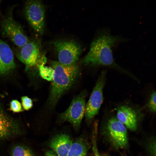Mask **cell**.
I'll return each instance as SVG.
<instances>
[{
    "label": "cell",
    "mask_w": 156,
    "mask_h": 156,
    "mask_svg": "<svg viewBox=\"0 0 156 156\" xmlns=\"http://www.w3.org/2000/svg\"><path fill=\"white\" fill-rule=\"evenodd\" d=\"M45 156H58L53 150H49L47 151L45 153Z\"/></svg>",
    "instance_id": "cell-21"
},
{
    "label": "cell",
    "mask_w": 156,
    "mask_h": 156,
    "mask_svg": "<svg viewBox=\"0 0 156 156\" xmlns=\"http://www.w3.org/2000/svg\"><path fill=\"white\" fill-rule=\"evenodd\" d=\"M149 110L154 112L156 109V94L155 91L153 92L151 94L147 104Z\"/></svg>",
    "instance_id": "cell-17"
},
{
    "label": "cell",
    "mask_w": 156,
    "mask_h": 156,
    "mask_svg": "<svg viewBox=\"0 0 156 156\" xmlns=\"http://www.w3.org/2000/svg\"><path fill=\"white\" fill-rule=\"evenodd\" d=\"M1 28L3 34L19 48H21L29 41L21 26L10 14L3 20Z\"/></svg>",
    "instance_id": "cell-6"
},
{
    "label": "cell",
    "mask_w": 156,
    "mask_h": 156,
    "mask_svg": "<svg viewBox=\"0 0 156 156\" xmlns=\"http://www.w3.org/2000/svg\"><path fill=\"white\" fill-rule=\"evenodd\" d=\"M51 64L54 71L48 102L50 106L53 107L73 84L80 71L76 63L65 65L58 61H52Z\"/></svg>",
    "instance_id": "cell-2"
},
{
    "label": "cell",
    "mask_w": 156,
    "mask_h": 156,
    "mask_svg": "<svg viewBox=\"0 0 156 156\" xmlns=\"http://www.w3.org/2000/svg\"><path fill=\"white\" fill-rule=\"evenodd\" d=\"M25 14L26 18L32 28L41 34L45 26V11L42 4L37 0H30L26 3Z\"/></svg>",
    "instance_id": "cell-5"
},
{
    "label": "cell",
    "mask_w": 156,
    "mask_h": 156,
    "mask_svg": "<svg viewBox=\"0 0 156 156\" xmlns=\"http://www.w3.org/2000/svg\"><path fill=\"white\" fill-rule=\"evenodd\" d=\"M14 128L13 122L0 108V139L8 138Z\"/></svg>",
    "instance_id": "cell-14"
},
{
    "label": "cell",
    "mask_w": 156,
    "mask_h": 156,
    "mask_svg": "<svg viewBox=\"0 0 156 156\" xmlns=\"http://www.w3.org/2000/svg\"><path fill=\"white\" fill-rule=\"evenodd\" d=\"M15 67L12 50L8 45L0 39V75L8 73Z\"/></svg>",
    "instance_id": "cell-10"
},
{
    "label": "cell",
    "mask_w": 156,
    "mask_h": 156,
    "mask_svg": "<svg viewBox=\"0 0 156 156\" xmlns=\"http://www.w3.org/2000/svg\"><path fill=\"white\" fill-rule=\"evenodd\" d=\"M22 105L23 109L26 110L30 109L32 107V100L27 96H23L21 98Z\"/></svg>",
    "instance_id": "cell-18"
},
{
    "label": "cell",
    "mask_w": 156,
    "mask_h": 156,
    "mask_svg": "<svg viewBox=\"0 0 156 156\" xmlns=\"http://www.w3.org/2000/svg\"><path fill=\"white\" fill-rule=\"evenodd\" d=\"M53 44L60 63L65 65L76 63L81 52L79 46L68 41H57L54 42Z\"/></svg>",
    "instance_id": "cell-7"
},
{
    "label": "cell",
    "mask_w": 156,
    "mask_h": 156,
    "mask_svg": "<svg viewBox=\"0 0 156 156\" xmlns=\"http://www.w3.org/2000/svg\"><path fill=\"white\" fill-rule=\"evenodd\" d=\"M96 135L97 134L96 133L93 134L92 149L94 153V156H100L96 145Z\"/></svg>",
    "instance_id": "cell-20"
},
{
    "label": "cell",
    "mask_w": 156,
    "mask_h": 156,
    "mask_svg": "<svg viewBox=\"0 0 156 156\" xmlns=\"http://www.w3.org/2000/svg\"><path fill=\"white\" fill-rule=\"evenodd\" d=\"M42 64L39 66V71L41 76L48 81H52L53 74V69L51 67L44 66Z\"/></svg>",
    "instance_id": "cell-15"
},
{
    "label": "cell",
    "mask_w": 156,
    "mask_h": 156,
    "mask_svg": "<svg viewBox=\"0 0 156 156\" xmlns=\"http://www.w3.org/2000/svg\"><path fill=\"white\" fill-rule=\"evenodd\" d=\"M10 109L13 112L18 113L22 111L21 103L16 100H12L10 103Z\"/></svg>",
    "instance_id": "cell-19"
},
{
    "label": "cell",
    "mask_w": 156,
    "mask_h": 156,
    "mask_svg": "<svg viewBox=\"0 0 156 156\" xmlns=\"http://www.w3.org/2000/svg\"><path fill=\"white\" fill-rule=\"evenodd\" d=\"M12 156H34L29 149L21 146L15 147L12 151Z\"/></svg>",
    "instance_id": "cell-16"
},
{
    "label": "cell",
    "mask_w": 156,
    "mask_h": 156,
    "mask_svg": "<svg viewBox=\"0 0 156 156\" xmlns=\"http://www.w3.org/2000/svg\"><path fill=\"white\" fill-rule=\"evenodd\" d=\"M117 119L127 128L132 131L137 129V119L136 113L131 107L122 106L119 107L117 112Z\"/></svg>",
    "instance_id": "cell-12"
},
{
    "label": "cell",
    "mask_w": 156,
    "mask_h": 156,
    "mask_svg": "<svg viewBox=\"0 0 156 156\" xmlns=\"http://www.w3.org/2000/svg\"><path fill=\"white\" fill-rule=\"evenodd\" d=\"M106 72H102L86 105L85 115L87 120L90 121L98 113L103 100V91L106 79Z\"/></svg>",
    "instance_id": "cell-4"
},
{
    "label": "cell",
    "mask_w": 156,
    "mask_h": 156,
    "mask_svg": "<svg viewBox=\"0 0 156 156\" xmlns=\"http://www.w3.org/2000/svg\"><path fill=\"white\" fill-rule=\"evenodd\" d=\"M122 39L108 31H103L91 44L87 55L81 60L85 65L120 68L114 60L112 48Z\"/></svg>",
    "instance_id": "cell-1"
},
{
    "label": "cell",
    "mask_w": 156,
    "mask_h": 156,
    "mask_svg": "<svg viewBox=\"0 0 156 156\" xmlns=\"http://www.w3.org/2000/svg\"><path fill=\"white\" fill-rule=\"evenodd\" d=\"M89 148L87 141L79 138L73 141L66 156H87Z\"/></svg>",
    "instance_id": "cell-13"
},
{
    "label": "cell",
    "mask_w": 156,
    "mask_h": 156,
    "mask_svg": "<svg viewBox=\"0 0 156 156\" xmlns=\"http://www.w3.org/2000/svg\"><path fill=\"white\" fill-rule=\"evenodd\" d=\"M20 48L16 56L27 68L38 65L39 66L45 62V58L44 57H42L39 46L35 42L29 41Z\"/></svg>",
    "instance_id": "cell-8"
},
{
    "label": "cell",
    "mask_w": 156,
    "mask_h": 156,
    "mask_svg": "<svg viewBox=\"0 0 156 156\" xmlns=\"http://www.w3.org/2000/svg\"><path fill=\"white\" fill-rule=\"evenodd\" d=\"M108 133L112 143L117 148H124L128 144L126 127L116 118L112 117L107 124Z\"/></svg>",
    "instance_id": "cell-9"
},
{
    "label": "cell",
    "mask_w": 156,
    "mask_h": 156,
    "mask_svg": "<svg viewBox=\"0 0 156 156\" xmlns=\"http://www.w3.org/2000/svg\"><path fill=\"white\" fill-rule=\"evenodd\" d=\"M72 142L68 135L61 133L52 138L49 146L58 156H66Z\"/></svg>",
    "instance_id": "cell-11"
},
{
    "label": "cell",
    "mask_w": 156,
    "mask_h": 156,
    "mask_svg": "<svg viewBox=\"0 0 156 156\" xmlns=\"http://www.w3.org/2000/svg\"><path fill=\"white\" fill-rule=\"evenodd\" d=\"M86 96V92L83 91L74 97L68 109L59 114L60 120L68 122L75 129H78L85 114Z\"/></svg>",
    "instance_id": "cell-3"
}]
</instances>
